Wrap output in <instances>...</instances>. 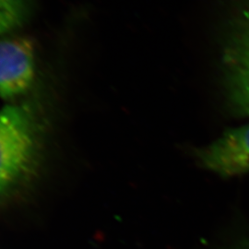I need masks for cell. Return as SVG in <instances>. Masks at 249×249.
<instances>
[{"instance_id": "277c9868", "label": "cell", "mask_w": 249, "mask_h": 249, "mask_svg": "<svg viewBox=\"0 0 249 249\" xmlns=\"http://www.w3.org/2000/svg\"><path fill=\"white\" fill-rule=\"evenodd\" d=\"M197 162L223 178L249 173V124L226 130L215 142L195 151Z\"/></svg>"}, {"instance_id": "6da1fadb", "label": "cell", "mask_w": 249, "mask_h": 249, "mask_svg": "<svg viewBox=\"0 0 249 249\" xmlns=\"http://www.w3.org/2000/svg\"><path fill=\"white\" fill-rule=\"evenodd\" d=\"M43 135L42 115L33 102L0 109V194L21 185L34 175Z\"/></svg>"}, {"instance_id": "8992f818", "label": "cell", "mask_w": 249, "mask_h": 249, "mask_svg": "<svg viewBox=\"0 0 249 249\" xmlns=\"http://www.w3.org/2000/svg\"><path fill=\"white\" fill-rule=\"evenodd\" d=\"M249 249V242H247V243H245L241 246H238V247H236L235 249Z\"/></svg>"}, {"instance_id": "7a4b0ae2", "label": "cell", "mask_w": 249, "mask_h": 249, "mask_svg": "<svg viewBox=\"0 0 249 249\" xmlns=\"http://www.w3.org/2000/svg\"><path fill=\"white\" fill-rule=\"evenodd\" d=\"M222 53L223 88L231 112L249 116V0H231Z\"/></svg>"}, {"instance_id": "3957f363", "label": "cell", "mask_w": 249, "mask_h": 249, "mask_svg": "<svg viewBox=\"0 0 249 249\" xmlns=\"http://www.w3.org/2000/svg\"><path fill=\"white\" fill-rule=\"evenodd\" d=\"M35 79L34 43L25 37L0 38V98L11 101L26 94Z\"/></svg>"}, {"instance_id": "5b68a950", "label": "cell", "mask_w": 249, "mask_h": 249, "mask_svg": "<svg viewBox=\"0 0 249 249\" xmlns=\"http://www.w3.org/2000/svg\"><path fill=\"white\" fill-rule=\"evenodd\" d=\"M31 10L32 0H0V37L22 26Z\"/></svg>"}]
</instances>
